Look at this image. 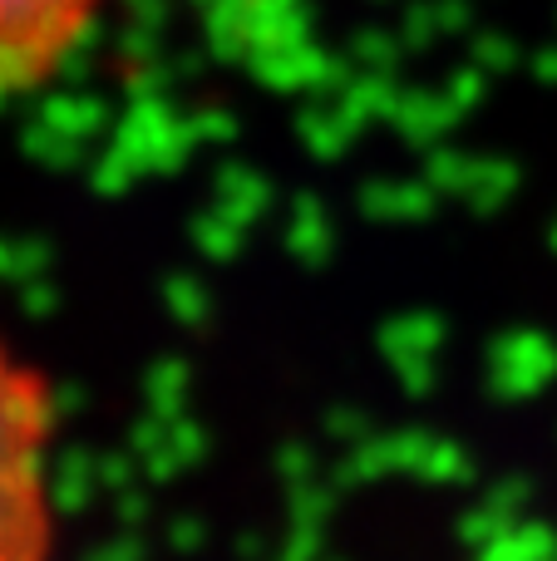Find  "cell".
I'll list each match as a JSON object with an SVG mask.
<instances>
[{"label": "cell", "mask_w": 557, "mask_h": 561, "mask_svg": "<svg viewBox=\"0 0 557 561\" xmlns=\"http://www.w3.org/2000/svg\"><path fill=\"white\" fill-rule=\"evenodd\" d=\"M49 404L39 379L0 345V561L55 557V517L45 488Z\"/></svg>", "instance_id": "obj_1"}, {"label": "cell", "mask_w": 557, "mask_h": 561, "mask_svg": "<svg viewBox=\"0 0 557 561\" xmlns=\"http://www.w3.org/2000/svg\"><path fill=\"white\" fill-rule=\"evenodd\" d=\"M94 10L99 0H0V94L49 75Z\"/></svg>", "instance_id": "obj_2"}]
</instances>
